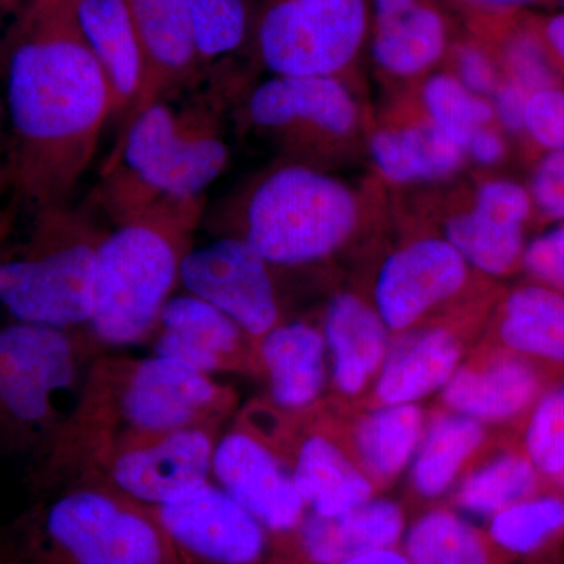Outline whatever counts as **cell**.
I'll list each match as a JSON object with an SVG mask.
<instances>
[{
    "mask_svg": "<svg viewBox=\"0 0 564 564\" xmlns=\"http://www.w3.org/2000/svg\"><path fill=\"white\" fill-rule=\"evenodd\" d=\"M530 209L532 198L522 185L488 182L478 191L473 209L445 223V240L454 245L467 265L491 276H503L522 262Z\"/></svg>",
    "mask_w": 564,
    "mask_h": 564,
    "instance_id": "18",
    "label": "cell"
},
{
    "mask_svg": "<svg viewBox=\"0 0 564 564\" xmlns=\"http://www.w3.org/2000/svg\"><path fill=\"white\" fill-rule=\"evenodd\" d=\"M0 564H11V563L7 562V560H3L2 556H0Z\"/></svg>",
    "mask_w": 564,
    "mask_h": 564,
    "instance_id": "49",
    "label": "cell"
},
{
    "mask_svg": "<svg viewBox=\"0 0 564 564\" xmlns=\"http://www.w3.org/2000/svg\"><path fill=\"white\" fill-rule=\"evenodd\" d=\"M2 62L6 192L31 214L73 202L104 126L117 113L76 0H32L11 28Z\"/></svg>",
    "mask_w": 564,
    "mask_h": 564,
    "instance_id": "1",
    "label": "cell"
},
{
    "mask_svg": "<svg viewBox=\"0 0 564 564\" xmlns=\"http://www.w3.org/2000/svg\"><path fill=\"white\" fill-rule=\"evenodd\" d=\"M6 176H3V170H0V195H2L3 192H6Z\"/></svg>",
    "mask_w": 564,
    "mask_h": 564,
    "instance_id": "47",
    "label": "cell"
},
{
    "mask_svg": "<svg viewBox=\"0 0 564 564\" xmlns=\"http://www.w3.org/2000/svg\"><path fill=\"white\" fill-rule=\"evenodd\" d=\"M206 196L163 199L117 223L96 258L87 329L106 347L151 339L163 306L181 285L185 256L206 215Z\"/></svg>",
    "mask_w": 564,
    "mask_h": 564,
    "instance_id": "4",
    "label": "cell"
},
{
    "mask_svg": "<svg viewBox=\"0 0 564 564\" xmlns=\"http://www.w3.org/2000/svg\"><path fill=\"white\" fill-rule=\"evenodd\" d=\"M6 102L0 98V170L3 169V159H6L7 140L3 139V118H6Z\"/></svg>",
    "mask_w": 564,
    "mask_h": 564,
    "instance_id": "45",
    "label": "cell"
},
{
    "mask_svg": "<svg viewBox=\"0 0 564 564\" xmlns=\"http://www.w3.org/2000/svg\"><path fill=\"white\" fill-rule=\"evenodd\" d=\"M307 511L337 516L373 497V481L325 432L304 433L284 456Z\"/></svg>",
    "mask_w": 564,
    "mask_h": 564,
    "instance_id": "22",
    "label": "cell"
},
{
    "mask_svg": "<svg viewBox=\"0 0 564 564\" xmlns=\"http://www.w3.org/2000/svg\"><path fill=\"white\" fill-rule=\"evenodd\" d=\"M497 334L505 348L564 366V292L522 285L505 299Z\"/></svg>",
    "mask_w": 564,
    "mask_h": 564,
    "instance_id": "26",
    "label": "cell"
},
{
    "mask_svg": "<svg viewBox=\"0 0 564 564\" xmlns=\"http://www.w3.org/2000/svg\"><path fill=\"white\" fill-rule=\"evenodd\" d=\"M181 285L231 317L258 343L280 325L270 263L242 237L223 236L206 247H193L182 262Z\"/></svg>",
    "mask_w": 564,
    "mask_h": 564,
    "instance_id": "13",
    "label": "cell"
},
{
    "mask_svg": "<svg viewBox=\"0 0 564 564\" xmlns=\"http://www.w3.org/2000/svg\"><path fill=\"white\" fill-rule=\"evenodd\" d=\"M541 33L552 57L564 74V11L541 20Z\"/></svg>",
    "mask_w": 564,
    "mask_h": 564,
    "instance_id": "42",
    "label": "cell"
},
{
    "mask_svg": "<svg viewBox=\"0 0 564 564\" xmlns=\"http://www.w3.org/2000/svg\"><path fill=\"white\" fill-rule=\"evenodd\" d=\"M564 529V500L524 499L494 514L489 536L511 554H530Z\"/></svg>",
    "mask_w": 564,
    "mask_h": 564,
    "instance_id": "34",
    "label": "cell"
},
{
    "mask_svg": "<svg viewBox=\"0 0 564 564\" xmlns=\"http://www.w3.org/2000/svg\"><path fill=\"white\" fill-rule=\"evenodd\" d=\"M458 80L467 90L484 96L497 88V69L489 52L477 43H462L455 47Z\"/></svg>",
    "mask_w": 564,
    "mask_h": 564,
    "instance_id": "39",
    "label": "cell"
},
{
    "mask_svg": "<svg viewBox=\"0 0 564 564\" xmlns=\"http://www.w3.org/2000/svg\"><path fill=\"white\" fill-rule=\"evenodd\" d=\"M152 355L215 375L261 370L258 340L217 307L192 293L173 295L152 334Z\"/></svg>",
    "mask_w": 564,
    "mask_h": 564,
    "instance_id": "15",
    "label": "cell"
},
{
    "mask_svg": "<svg viewBox=\"0 0 564 564\" xmlns=\"http://www.w3.org/2000/svg\"><path fill=\"white\" fill-rule=\"evenodd\" d=\"M323 336L332 352L333 384L345 397L358 395L388 358L389 328L358 295L337 293L326 307Z\"/></svg>",
    "mask_w": 564,
    "mask_h": 564,
    "instance_id": "20",
    "label": "cell"
},
{
    "mask_svg": "<svg viewBox=\"0 0 564 564\" xmlns=\"http://www.w3.org/2000/svg\"><path fill=\"white\" fill-rule=\"evenodd\" d=\"M232 406L229 389L173 359H99L40 459L33 485L41 494L62 488L96 458L132 441L188 426H220Z\"/></svg>",
    "mask_w": 564,
    "mask_h": 564,
    "instance_id": "2",
    "label": "cell"
},
{
    "mask_svg": "<svg viewBox=\"0 0 564 564\" xmlns=\"http://www.w3.org/2000/svg\"><path fill=\"white\" fill-rule=\"evenodd\" d=\"M203 69L239 51L251 31V0H185Z\"/></svg>",
    "mask_w": 564,
    "mask_h": 564,
    "instance_id": "32",
    "label": "cell"
},
{
    "mask_svg": "<svg viewBox=\"0 0 564 564\" xmlns=\"http://www.w3.org/2000/svg\"><path fill=\"white\" fill-rule=\"evenodd\" d=\"M150 511L180 564H270L272 534L212 480Z\"/></svg>",
    "mask_w": 564,
    "mask_h": 564,
    "instance_id": "11",
    "label": "cell"
},
{
    "mask_svg": "<svg viewBox=\"0 0 564 564\" xmlns=\"http://www.w3.org/2000/svg\"><path fill=\"white\" fill-rule=\"evenodd\" d=\"M404 555L411 564H492L485 538L447 510L430 511L414 522Z\"/></svg>",
    "mask_w": 564,
    "mask_h": 564,
    "instance_id": "30",
    "label": "cell"
},
{
    "mask_svg": "<svg viewBox=\"0 0 564 564\" xmlns=\"http://www.w3.org/2000/svg\"><path fill=\"white\" fill-rule=\"evenodd\" d=\"M248 124L291 144L337 139L355 128V99L339 77H282L262 82L245 106Z\"/></svg>",
    "mask_w": 564,
    "mask_h": 564,
    "instance_id": "14",
    "label": "cell"
},
{
    "mask_svg": "<svg viewBox=\"0 0 564 564\" xmlns=\"http://www.w3.org/2000/svg\"><path fill=\"white\" fill-rule=\"evenodd\" d=\"M242 237L270 265H303L339 250L355 231L358 202L336 177L288 163L263 174L232 204Z\"/></svg>",
    "mask_w": 564,
    "mask_h": 564,
    "instance_id": "7",
    "label": "cell"
},
{
    "mask_svg": "<svg viewBox=\"0 0 564 564\" xmlns=\"http://www.w3.org/2000/svg\"><path fill=\"white\" fill-rule=\"evenodd\" d=\"M485 441L484 423L467 415H440L430 423L413 464V486L426 499L447 491L464 463Z\"/></svg>",
    "mask_w": 564,
    "mask_h": 564,
    "instance_id": "29",
    "label": "cell"
},
{
    "mask_svg": "<svg viewBox=\"0 0 564 564\" xmlns=\"http://www.w3.org/2000/svg\"><path fill=\"white\" fill-rule=\"evenodd\" d=\"M532 195L544 215L554 220H564V151H551L538 163Z\"/></svg>",
    "mask_w": 564,
    "mask_h": 564,
    "instance_id": "38",
    "label": "cell"
},
{
    "mask_svg": "<svg viewBox=\"0 0 564 564\" xmlns=\"http://www.w3.org/2000/svg\"><path fill=\"white\" fill-rule=\"evenodd\" d=\"M339 564H411L404 552L397 551L395 547L383 549V551L369 552L352 556Z\"/></svg>",
    "mask_w": 564,
    "mask_h": 564,
    "instance_id": "44",
    "label": "cell"
},
{
    "mask_svg": "<svg viewBox=\"0 0 564 564\" xmlns=\"http://www.w3.org/2000/svg\"><path fill=\"white\" fill-rule=\"evenodd\" d=\"M79 329L17 322L0 328V447L39 462L63 421L57 402L80 375Z\"/></svg>",
    "mask_w": 564,
    "mask_h": 564,
    "instance_id": "8",
    "label": "cell"
},
{
    "mask_svg": "<svg viewBox=\"0 0 564 564\" xmlns=\"http://www.w3.org/2000/svg\"><path fill=\"white\" fill-rule=\"evenodd\" d=\"M101 217L90 196L32 214L25 239L0 258V304L13 321L87 328L96 258L109 232Z\"/></svg>",
    "mask_w": 564,
    "mask_h": 564,
    "instance_id": "5",
    "label": "cell"
},
{
    "mask_svg": "<svg viewBox=\"0 0 564 564\" xmlns=\"http://www.w3.org/2000/svg\"><path fill=\"white\" fill-rule=\"evenodd\" d=\"M128 3L143 73L139 93L122 117L121 128L152 104L172 98L185 88H195L206 74L185 0H128Z\"/></svg>",
    "mask_w": 564,
    "mask_h": 564,
    "instance_id": "16",
    "label": "cell"
},
{
    "mask_svg": "<svg viewBox=\"0 0 564 564\" xmlns=\"http://www.w3.org/2000/svg\"><path fill=\"white\" fill-rule=\"evenodd\" d=\"M366 0H272L256 22L259 57L274 76L337 77L369 31Z\"/></svg>",
    "mask_w": 564,
    "mask_h": 564,
    "instance_id": "9",
    "label": "cell"
},
{
    "mask_svg": "<svg viewBox=\"0 0 564 564\" xmlns=\"http://www.w3.org/2000/svg\"><path fill=\"white\" fill-rule=\"evenodd\" d=\"M540 389V375L529 362L502 355L458 367L444 386L443 400L452 413L480 422H500L521 414Z\"/></svg>",
    "mask_w": 564,
    "mask_h": 564,
    "instance_id": "23",
    "label": "cell"
},
{
    "mask_svg": "<svg viewBox=\"0 0 564 564\" xmlns=\"http://www.w3.org/2000/svg\"><path fill=\"white\" fill-rule=\"evenodd\" d=\"M326 351L325 336L306 322L280 323L259 340V362L276 408L300 413L318 402L328 378Z\"/></svg>",
    "mask_w": 564,
    "mask_h": 564,
    "instance_id": "21",
    "label": "cell"
},
{
    "mask_svg": "<svg viewBox=\"0 0 564 564\" xmlns=\"http://www.w3.org/2000/svg\"><path fill=\"white\" fill-rule=\"evenodd\" d=\"M80 31L106 70L117 113L129 110L141 84V52L128 0H76Z\"/></svg>",
    "mask_w": 564,
    "mask_h": 564,
    "instance_id": "25",
    "label": "cell"
},
{
    "mask_svg": "<svg viewBox=\"0 0 564 564\" xmlns=\"http://www.w3.org/2000/svg\"><path fill=\"white\" fill-rule=\"evenodd\" d=\"M225 84L185 98L161 99L122 126L104 162L91 202L110 221H124L163 199L206 196L225 172Z\"/></svg>",
    "mask_w": 564,
    "mask_h": 564,
    "instance_id": "3",
    "label": "cell"
},
{
    "mask_svg": "<svg viewBox=\"0 0 564 564\" xmlns=\"http://www.w3.org/2000/svg\"><path fill=\"white\" fill-rule=\"evenodd\" d=\"M522 262L534 278L564 292V226L534 239L525 248Z\"/></svg>",
    "mask_w": 564,
    "mask_h": 564,
    "instance_id": "37",
    "label": "cell"
},
{
    "mask_svg": "<svg viewBox=\"0 0 564 564\" xmlns=\"http://www.w3.org/2000/svg\"><path fill=\"white\" fill-rule=\"evenodd\" d=\"M525 131L540 147L564 151V90L533 93L527 102Z\"/></svg>",
    "mask_w": 564,
    "mask_h": 564,
    "instance_id": "36",
    "label": "cell"
},
{
    "mask_svg": "<svg viewBox=\"0 0 564 564\" xmlns=\"http://www.w3.org/2000/svg\"><path fill=\"white\" fill-rule=\"evenodd\" d=\"M212 481L242 505L272 538L292 533L307 513L284 456L251 421L240 419L218 436Z\"/></svg>",
    "mask_w": 564,
    "mask_h": 564,
    "instance_id": "12",
    "label": "cell"
},
{
    "mask_svg": "<svg viewBox=\"0 0 564 564\" xmlns=\"http://www.w3.org/2000/svg\"><path fill=\"white\" fill-rule=\"evenodd\" d=\"M538 470L527 455L507 454L475 469L456 491V505L467 513L492 516L534 491Z\"/></svg>",
    "mask_w": 564,
    "mask_h": 564,
    "instance_id": "31",
    "label": "cell"
},
{
    "mask_svg": "<svg viewBox=\"0 0 564 564\" xmlns=\"http://www.w3.org/2000/svg\"><path fill=\"white\" fill-rule=\"evenodd\" d=\"M464 151H466L475 162L480 163V165H494V163L502 161L505 143L499 133L486 126V128L477 129V131L470 135Z\"/></svg>",
    "mask_w": 564,
    "mask_h": 564,
    "instance_id": "41",
    "label": "cell"
},
{
    "mask_svg": "<svg viewBox=\"0 0 564 564\" xmlns=\"http://www.w3.org/2000/svg\"><path fill=\"white\" fill-rule=\"evenodd\" d=\"M558 481H562V484L564 485V473L563 474H560L558 477Z\"/></svg>",
    "mask_w": 564,
    "mask_h": 564,
    "instance_id": "48",
    "label": "cell"
},
{
    "mask_svg": "<svg viewBox=\"0 0 564 564\" xmlns=\"http://www.w3.org/2000/svg\"><path fill=\"white\" fill-rule=\"evenodd\" d=\"M463 6L475 10V13H496V11L522 10L533 3L543 2V0H456Z\"/></svg>",
    "mask_w": 564,
    "mask_h": 564,
    "instance_id": "43",
    "label": "cell"
},
{
    "mask_svg": "<svg viewBox=\"0 0 564 564\" xmlns=\"http://www.w3.org/2000/svg\"><path fill=\"white\" fill-rule=\"evenodd\" d=\"M423 436V411L415 403L378 406L355 426L352 443L370 480L389 481L411 462Z\"/></svg>",
    "mask_w": 564,
    "mask_h": 564,
    "instance_id": "28",
    "label": "cell"
},
{
    "mask_svg": "<svg viewBox=\"0 0 564 564\" xmlns=\"http://www.w3.org/2000/svg\"><path fill=\"white\" fill-rule=\"evenodd\" d=\"M462 340L447 328L406 334L393 345L378 373V406L415 403L444 388L462 361Z\"/></svg>",
    "mask_w": 564,
    "mask_h": 564,
    "instance_id": "24",
    "label": "cell"
},
{
    "mask_svg": "<svg viewBox=\"0 0 564 564\" xmlns=\"http://www.w3.org/2000/svg\"><path fill=\"white\" fill-rule=\"evenodd\" d=\"M370 152L380 173L395 184L441 180L464 159L463 148L432 122L377 132Z\"/></svg>",
    "mask_w": 564,
    "mask_h": 564,
    "instance_id": "27",
    "label": "cell"
},
{
    "mask_svg": "<svg viewBox=\"0 0 564 564\" xmlns=\"http://www.w3.org/2000/svg\"><path fill=\"white\" fill-rule=\"evenodd\" d=\"M530 93L514 82L505 80L494 90V113L511 132L525 131V110Z\"/></svg>",
    "mask_w": 564,
    "mask_h": 564,
    "instance_id": "40",
    "label": "cell"
},
{
    "mask_svg": "<svg viewBox=\"0 0 564 564\" xmlns=\"http://www.w3.org/2000/svg\"><path fill=\"white\" fill-rule=\"evenodd\" d=\"M372 57L392 76L425 73L444 57L448 28L432 0H373Z\"/></svg>",
    "mask_w": 564,
    "mask_h": 564,
    "instance_id": "19",
    "label": "cell"
},
{
    "mask_svg": "<svg viewBox=\"0 0 564 564\" xmlns=\"http://www.w3.org/2000/svg\"><path fill=\"white\" fill-rule=\"evenodd\" d=\"M469 265L445 239H422L389 256L375 288V307L389 332L404 333L423 315L454 299Z\"/></svg>",
    "mask_w": 564,
    "mask_h": 564,
    "instance_id": "17",
    "label": "cell"
},
{
    "mask_svg": "<svg viewBox=\"0 0 564 564\" xmlns=\"http://www.w3.org/2000/svg\"><path fill=\"white\" fill-rule=\"evenodd\" d=\"M560 3H562L563 9H564V0H560Z\"/></svg>",
    "mask_w": 564,
    "mask_h": 564,
    "instance_id": "50",
    "label": "cell"
},
{
    "mask_svg": "<svg viewBox=\"0 0 564 564\" xmlns=\"http://www.w3.org/2000/svg\"><path fill=\"white\" fill-rule=\"evenodd\" d=\"M422 99L430 122L463 150L470 135L477 129L486 128L496 115L484 96L467 90L458 77L451 74L430 77L423 85Z\"/></svg>",
    "mask_w": 564,
    "mask_h": 564,
    "instance_id": "33",
    "label": "cell"
},
{
    "mask_svg": "<svg viewBox=\"0 0 564 564\" xmlns=\"http://www.w3.org/2000/svg\"><path fill=\"white\" fill-rule=\"evenodd\" d=\"M43 496L14 527L18 564H180L150 508L98 485Z\"/></svg>",
    "mask_w": 564,
    "mask_h": 564,
    "instance_id": "6",
    "label": "cell"
},
{
    "mask_svg": "<svg viewBox=\"0 0 564 564\" xmlns=\"http://www.w3.org/2000/svg\"><path fill=\"white\" fill-rule=\"evenodd\" d=\"M218 430L188 426L122 444L88 464L68 485L102 486L147 508L172 503L212 480Z\"/></svg>",
    "mask_w": 564,
    "mask_h": 564,
    "instance_id": "10",
    "label": "cell"
},
{
    "mask_svg": "<svg viewBox=\"0 0 564 564\" xmlns=\"http://www.w3.org/2000/svg\"><path fill=\"white\" fill-rule=\"evenodd\" d=\"M527 458L538 473H564V384L556 386L534 406L525 433Z\"/></svg>",
    "mask_w": 564,
    "mask_h": 564,
    "instance_id": "35",
    "label": "cell"
},
{
    "mask_svg": "<svg viewBox=\"0 0 564 564\" xmlns=\"http://www.w3.org/2000/svg\"><path fill=\"white\" fill-rule=\"evenodd\" d=\"M18 2H20V0H0V20H2L7 11L13 10L14 7L18 6Z\"/></svg>",
    "mask_w": 564,
    "mask_h": 564,
    "instance_id": "46",
    "label": "cell"
}]
</instances>
